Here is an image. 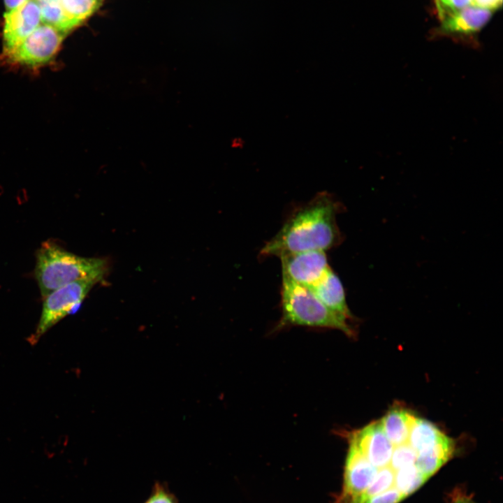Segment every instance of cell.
Wrapping results in <instances>:
<instances>
[{
	"instance_id": "cell-15",
	"label": "cell",
	"mask_w": 503,
	"mask_h": 503,
	"mask_svg": "<svg viewBox=\"0 0 503 503\" xmlns=\"http://www.w3.org/2000/svg\"><path fill=\"white\" fill-rule=\"evenodd\" d=\"M43 24L50 25L64 35L75 28L66 15L61 0H36Z\"/></svg>"
},
{
	"instance_id": "cell-5",
	"label": "cell",
	"mask_w": 503,
	"mask_h": 503,
	"mask_svg": "<svg viewBox=\"0 0 503 503\" xmlns=\"http://www.w3.org/2000/svg\"><path fill=\"white\" fill-rule=\"evenodd\" d=\"M97 283L91 279L77 281L60 287L45 296L39 322L28 341L35 344L52 326L77 309Z\"/></svg>"
},
{
	"instance_id": "cell-21",
	"label": "cell",
	"mask_w": 503,
	"mask_h": 503,
	"mask_svg": "<svg viewBox=\"0 0 503 503\" xmlns=\"http://www.w3.org/2000/svg\"><path fill=\"white\" fill-rule=\"evenodd\" d=\"M404 498L393 486L383 493L362 499L355 503H399Z\"/></svg>"
},
{
	"instance_id": "cell-16",
	"label": "cell",
	"mask_w": 503,
	"mask_h": 503,
	"mask_svg": "<svg viewBox=\"0 0 503 503\" xmlns=\"http://www.w3.org/2000/svg\"><path fill=\"white\" fill-rule=\"evenodd\" d=\"M105 0H61L63 9L74 28L93 15Z\"/></svg>"
},
{
	"instance_id": "cell-7",
	"label": "cell",
	"mask_w": 503,
	"mask_h": 503,
	"mask_svg": "<svg viewBox=\"0 0 503 503\" xmlns=\"http://www.w3.org/2000/svg\"><path fill=\"white\" fill-rule=\"evenodd\" d=\"M279 258L282 277L307 287L316 283L330 268L324 251L290 253Z\"/></svg>"
},
{
	"instance_id": "cell-4",
	"label": "cell",
	"mask_w": 503,
	"mask_h": 503,
	"mask_svg": "<svg viewBox=\"0 0 503 503\" xmlns=\"http://www.w3.org/2000/svg\"><path fill=\"white\" fill-rule=\"evenodd\" d=\"M65 36L50 25L40 24L17 45L9 50L2 51L1 59L13 66L42 67L52 60Z\"/></svg>"
},
{
	"instance_id": "cell-23",
	"label": "cell",
	"mask_w": 503,
	"mask_h": 503,
	"mask_svg": "<svg viewBox=\"0 0 503 503\" xmlns=\"http://www.w3.org/2000/svg\"><path fill=\"white\" fill-rule=\"evenodd\" d=\"M502 0H472V6L487 9L489 10H497L501 7Z\"/></svg>"
},
{
	"instance_id": "cell-6",
	"label": "cell",
	"mask_w": 503,
	"mask_h": 503,
	"mask_svg": "<svg viewBox=\"0 0 503 503\" xmlns=\"http://www.w3.org/2000/svg\"><path fill=\"white\" fill-rule=\"evenodd\" d=\"M348 437L342 489L333 503H350L358 497L372 483L379 469L363 455L355 442Z\"/></svg>"
},
{
	"instance_id": "cell-14",
	"label": "cell",
	"mask_w": 503,
	"mask_h": 503,
	"mask_svg": "<svg viewBox=\"0 0 503 503\" xmlns=\"http://www.w3.org/2000/svg\"><path fill=\"white\" fill-rule=\"evenodd\" d=\"M444 434L430 421L416 418L410 432L408 444L419 453L437 442Z\"/></svg>"
},
{
	"instance_id": "cell-17",
	"label": "cell",
	"mask_w": 503,
	"mask_h": 503,
	"mask_svg": "<svg viewBox=\"0 0 503 503\" xmlns=\"http://www.w3.org/2000/svg\"><path fill=\"white\" fill-rule=\"evenodd\" d=\"M428 479L414 464L395 471L393 486L407 497L422 486Z\"/></svg>"
},
{
	"instance_id": "cell-1",
	"label": "cell",
	"mask_w": 503,
	"mask_h": 503,
	"mask_svg": "<svg viewBox=\"0 0 503 503\" xmlns=\"http://www.w3.org/2000/svg\"><path fill=\"white\" fill-rule=\"evenodd\" d=\"M342 203L327 191H321L296 208L278 233L260 252L262 257L311 250L326 251L339 245L342 236L336 216Z\"/></svg>"
},
{
	"instance_id": "cell-10",
	"label": "cell",
	"mask_w": 503,
	"mask_h": 503,
	"mask_svg": "<svg viewBox=\"0 0 503 503\" xmlns=\"http://www.w3.org/2000/svg\"><path fill=\"white\" fill-rule=\"evenodd\" d=\"M309 288L330 309L350 321L356 320L347 305L343 285L330 267L316 283Z\"/></svg>"
},
{
	"instance_id": "cell-19",
	"label": "cell",
	"mask_w": 503,
	"mask_h": 503,
	"mask_svg": "<svg viewBox=\"0 0 503 503\" xmlns=\"http://www.w3.org/2000/svg\"><path fill=\"white\" fill-rule=\"evenodd\" d=\"M416 459V453L407 442L394 446L389 466L396 471L415 464Z\"/></svg>"
},
{
	"instance_id": "cell-18",
	"label": "cell",
	"mask_w": 503,
	"mask_h": 503,
	"mask_svg": "<svg viewBox=\"0 0 503 503\" xmlns=\"http://www.w3.org/2000/svg\"><path fill=\"white\" fill-rule=\"evenodd\" d=\"M395 471L388 465L378 469L365 491L350 503L383 493L394 486Z\"/></svg>"
},
{
	"instance_id": "cell-25",
	"label": "cell",
	"mask_w": 503,
	"mask_h": 503,
	"mask_svg": "<svg viewBox=\"0 0 503 503\" xmlns=\"http://www.w3.org/2000/svg\"><path fill=\"white\" fill-rule=\"evenodd\" d=\"M453 503H474V502L467 497H458L454 500Z\"/></svg>"
},
{
	"instance_id": "cell-20",
	"label": "cell",
	"mask_w": 503,
	"mask_h": 503,
	"mask_svg": "<svg viewBox=\"0 0 503 503\" xmlns=\"http://www.w3.org/2000/svg\"><path fill=\"white\" fill-rule=\"evenodd\" d=\"M143 503H179V502L166 484L156 481L150 496Z\"/></svg>"
},
{
	"instance_id": "cell-12",
	"label": "cell",
	"mask_w": 503,
	"mask_h": 503,
	"mask_svg": "<svg viewBox=\"0 0 503 503\" xmlns=\"http://www.w3.org/2000/svg\"><path fill=\"white\" fill-rule=\"evenodd\" d=\"M416 417L408 409L396 406L379 421L384 432L395 446L408 442Z\"/></svg>"
},
{
	"instance_id": "cell-9",
	"label": "cell",
	"mask_w": 503,
	"mask_h": 503,
	"mask_svg": "<svg viewBox=\"0 0 503 503\" xmlns=\"http://www.w3.org/2000/svg\"><path fill=\"white\" fill-rule=\"evenodd\" d=\"M349 436L373 466L380 469L389 465L394 446L386 436L379 421L372 422Z\"/></svg>"
},
{
	"instance_id": "cell-24",
	"label": "cell",
	"mask_w": 503,
	"mask_h": 503,
	"mask_svg": "<svg viewBox=\"0 0 503 503\" xmlns=\"http://www.w3.org/2000/svg\"><path fill=\"white\" fill-rule=\"evenodd\" d=\"M27 1V0H4L6 12L20 6Z\"/></svg>"
},
{
	"instance_id": "cell-8",
	"label": "cell",
	"mask_w": 503,
	"mask_h": 503,
	"mask_svg": "<svg viewBox=\"0 0 503 503\" xmlns=\"http://www.w3.org/2000/svg\"><path fill=\"white\" fill-rule=\"evenodd\" d=\"M41 22V10L36 0H27L20 6L6 12L2 51L9 50L17 45L40 25Z\"/></svg>"
},
{
	"instance_id": "cell-3",
	"label": "cell",
	"mask_w": 503,
	"mask_h": 503,
	"mask_svg": "<svg viewBox=\"0 0 503 503\" xmlns=\"http://www.w3.org/2000/svg\"><path fill=\"white\" fill-rule=\"evenodd\" d=\"M281 296L279 329L300 326L336 329L351 337L356 335L353 321L327 307L309 287L282 277Z\"/></svg>"
},
{
	"instance_id": "cell-22",
	"label": "cell",
	"mask_w": 503,
	"mask_h": 503,
	"mask_svg": "<svg viewBox=\"0 0 503 503\" xmlns=\"http://www.w3.org/2000/svg\"><path fill=\"white\" fill-rule=\"evenodd\" d=\"M471 1L472 0H435L441 20L451 13L467 6Z\"/></svg>"
},
{
	"instance_id": "cell-11",
	"label": "cell",
	"mask_w": 503,
	"mask_h": 503,
	"mask_svg": "<svg viewBox=\"0 0 503 503\" xmlns=\"http://www.w3.org/2000/svg\"><path fill=\"white\" fill-rule=\"evenodd\" d=\"M491 16V10L467 6L442 19V30L452 35L475 34L486 24Z\"/></svg>"
},
{
	"instance_id": "cell-13",
	"label": "cell",
	"mask_w": 503,
	"mask_h": 503,
	"mask_svg": "<svg viewBox=\"0 0 503 503\" xmlns=\"http://www.w3.org/2000/svg\"><path fill=\"white\" fill-rule=\"evenodd\" d=\"M454 450V442L444 435L433 445L416 453L415 465L430 478L452 458Z\"/></svg>"
},
{
	"instance_id": "cell-2",
	"label": "cell",
	"mask_w": 503,
	"mask_h": 503,
	"mask_svg": "<svg viewBox=\"0 0 503 503\" xmlns=\"http://www.w3.org/2000/svg\"><path fill=\"white\" fill-rule=\"evenodd\" d=\"M106 265L103 258L75 255L48 240L36 252L34 277L44 298L57 289L77 281L100 282L106 272Z\"/></svg>"
}]
</instances>
